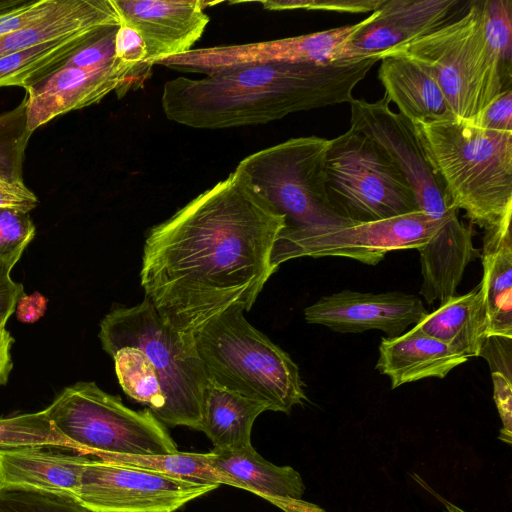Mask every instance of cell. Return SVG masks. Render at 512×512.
I'll return each mask as SVG.
<instances>
[{
    "label": "cell",
    "mask_w": 512,
    "mask_h": 512,
    "mask_svg": "<svg viewBox=\"0 0 512 512\" xmlns=\"http://www.w3.org/2000/svg\"><path fill=\"white\" fill-rule=\"evenodd\" d=\"M98 336L128 397L147 406L162 424L201 431L209 379L194 335L172 327L145 298L112 309Z\"/></svg>",
    "instance_id": "3957f363"
},
{
    "label": "cell",
    "mask_w": 512,
    "mask_h": 512,
    "mask_svg": "<svg viewBox=\"0 0 512 512\" xmlns=\"http://www.w3.org/2000/svg\"><path fill=\"white\" fill-rule=\"evenodd\" d=\"M349 104L350 128L367 135L384 150L410 184L420 211L434 219L455 211L413 124L390 109L387 96L375 102L354 98Z\"/></svg>",
    "instance_id": "7c38bea8"
},
{
    "label": "cell",
    "mask_w": 512,
    "mask_h": 512,
    "mask_svg": "<svg viewBox=\"0 0 512 512\" xmlns=\"http://www.w3.org/2000/svg\"><path fill=\"white\" fill-rule=\"evenodd\" d=\"M44 412L73 451L98 458L104 454L165 455L176 444L152 412L135 411L119 396L94 382L65 388Z\"/></svg>",
    "instance_id": "ba28073f"
},
{
    "label": "cell",
    "mask_w": 512,
    "mask_h": 512,
    "mask_svg": "<svg viewBox=\"0 0 512 512\" xmlns=\"http://www.w3.org/2000/svg\"><path fill=\"white\" fill-rule=\"evenodd\" d=\"M480 357L489 364L494 401L502 420L499 439L507 444L512 440V338L487 336Z\"/></svg>",
    "instance_id": "f1b7e54d"
},
{
    "label": "cell",
    "mask_w": 512,
    "mask_h": 512,
    "mask_svg": "<svg viewBox=\"0 0 512 512\" xmlns=\"http://www.w3.org/2000/svg\"><path fill=\"white\" fill-rule=\"evenodd\" d=\"M27 124L26 95L11 110L0 114V178L24 182L25 153L32 136Z\"/></svg>",
    "instance_id": "f546056e"
},
{
    "label": "cell",
    "mask_w": 512,
    "mask_h": 512,
    "mask_svg": "<svg viewBox=\"0 0 512 512\" xmlns=\"http://www.w3.org/2000/svg\"><path fill=\"white\" fill-rule=\"evenodd\" d=\"M209 381L289 413L306 400L299 368L290 355L252 326L244 311L231 309L195 335Z\"/></svg>",
    "instance_id": "5b68a950"
},
{
    "label": "cell",
    "mask_w": 512,
    "mask_h": 512,
    "mask_svg": "<svg viewBox=\"0 0 512 512\" xmlns=\"http://www.w3.org/2000/svg\"><path fill=\"white\" fill-rule=\"evenodd\" d=\"M213 468L225 476L230 486L250 491L285 512H326L302 499L303 479L290 466H277L259 455L253 446L209 452Z\"/></svg>",
    "instance_id": "d6986e66"
},
{
    "label": "cell",
    "mask_w": 512,
    "mask_h": 512,
    "mask_svg": "<svg viewBox=\"0 0 512 512\" xmlns=\"http://www.w3.org/2000/svg\"><path fill=\"white\" fill-rule=\"evenodd\" d=\"M483 24L488 44L497 54L506 88H511L512 1H483Z\"/></svg>",
    "instance_id": "1f68e13d"
},
{
    "label": "cell",
    "mask_w": 512,
    "mask_h": 512,
    "mask_svg": "<svg viewBox=\"0 0 512 512\" xmlns=\"http://www.w3.org/2000/svg\"><path fill=\"white\" fill-rule=\"evenodd\" d=\"M384 0H293V1H262L260 4L267 10H317L339 13H366L376 11Z\"/></svg>",
    "instance_id": "e575fe53"
},
{
    "label": "cell",
    "mask_w": 512,
    "mask_h": 512,
    "mask_svg": "<svg viewBox=\"0 0 512 512\" xmlns=\"http://www.w3.org/2000/svg\"><path fill=\"white\" fill-rule=\"evenodd\" d=\"M427 310L420 298L400 291L382 293L342 290L318 299L304 310L305 321L340 333L380 330L388 337L417 325Z\"/></svg>",
    "instance_id": "9a60e30c"
},
{
    "label": "cell",
    "mask_w": 512,
    "mask_h": 512,
    "mask_svg": "<svg viewBox=\"0 0 512 512\" xmlns=\"http://www.w3.org/2000/svg\"><path fill=\"white\" fill-rule=\"evenodd\" d=\"M422 284L420 294L427 304H440L456 295L467 265L478 257L473 244V229L458 218V211L448 214L435 235L421 248Z\"/></svg>",
    "instance_id": "ffe728a7"
},
{
    "label": "cell",
    "mask_w": 512,
    "mask_h": 512,
    "mask_svg": "<svg viewBox=\"0 0 512 512\" xmlns=\"http://www.w3.org/2000/svg\"><path fill=\"white\" fill-rule=\"evenodd\" d=\"M7 322V319L0 317V385H5L8 382L13 367L11 348L14 338L6 329Z\"/></svg>",
    "instance_id": "7bdbcfd3"
},
{
    "label": "cell",
    "mask_w": 512,
    "mask_h": 512,
    "mask_svg": "<svg viewBox=\"0 0 512 512\" xmlns=\"http://www.w3.org/2000/svg\"><path fill=\"white\" fill-rule=\"evenodd\" d=\"M488 336L512 338V235L511 217L485 230L480 254Z\"/></svg>",
    "instance_id": "cb8c5ba5"
},
{
    "label": "cell",
    "mask_w": 512,
    "mask_h": 512,
    "mask_svg": "<svg viewBox=\"0 0 512 512\" xmlns=\"http://www.w3.org/2000/svg\"><path fill=\"white\" fill-rule=\"evenodd\" d=\"M467 360L414 325L399 336L381 339L375 368L389 377L391 388L395 389L425 378H444Z\"/></svg>",
    "instance_id": "44dd1931"
},
{
    "label": "cell",
    "mask_w": 512,
    "mask_h": 512,
    "mask_svg": "<svg viewBox=\"0 0 512 512\" xmlns=\"http://www.w3.org/2000/svg\"><path fill=\"white\" fill-rule=\"evenodd\" d=\"M285 218L235 169L145 239V298L176 330L196 335L231 309L249 311L274 273L270 258Z\"/></svg>",
    "instance_id": "6da1fadb"
},
{
    "label": "cell",
    "mask_w": 512,
    "mask_h": 512,
    "mask_svg": "<svg viewBox=\"0 0 512 512\" xmlns=\"http://www.w3.org/2000/svg\"><path fill=\"white\" fill-rule=\"evenodd\" d=\"M330 140L291 138L257 151L237 165L252 186L285 218L282 230L306 231L355 223L331 204L326 191Z\"/></svg>",
    "instance_id": "52a82bcc"
},
{
    "label": "cell",
    "mask_w": 512,
    "mask_h": 512,
    "mask_svg": "<svg viewBox=\"0 0 512 512\" xmlns=\"http://www.w3.org/2000/svg\"><path fill=\"white\" fill-rule=\"evenodd\" d=\"M48 300L39 292L31 295L23 294L16 305L17 319L26 324L39 320L45 313Z\"/></svg>",
    "instance_id": "b9f144b4"
},
{
    "label": "cell",
    "mask_w": 512,
    "mask_h": 512,
    "mask_svg": "<svg viewBox=\"0 0 512 512\" xmlns=\"http://www.w3.org/2000/svg\"><path fill=\"white\" fill-rule=\"evenodd\" d=\"M33 446L0 449V490L75 498L88 455Z\"/></svg>",
    "instance_id": "ac0fdd59"
},
{
    "label": "cell",
    "mask_w": 512,
    "mask_h": 512,
    "mask_svg": "<svg viewBox=\"0 0 512 512\" xmlns=\"http://www.w3.org/2000/svg\"><path fill=\"white\" fill-rule=\"evenodd\" d=\"M39 203L37 196L24 182H12L0 178V208H14L30 212Z\"/></svg>",
    "instance_id": "ab89813d"
},
{
    "label": "cell",
    "mask_w": 512,
    "mask_h": 512,
    "mask_svg": "<svg viewBox=\"0 0 512 512\" xmlns=\"http://www.w3.org/2000/svg\"><path fill=\"white\" fill-rule=\"evenodd\" d=\"M11 270L0 261V317L7 320L15 312L17 302L24 294L23 285L11 278Z\"/></svg>",
    "instance_id": "60d3db41"
},
{
    "label": "cell",
    "mask_w": 512,
    "mask_h": 512,
    "mask_svg": "<svg viewBox=\"0 0 512 512\" xmlns=\"http://www.w3.org/2000/svg\"><path fill=\"white\" fill-rule=\"evenodd\" d=\"M413 126L456 210L484 230L512 217V132L457 118Z\"/></svg>",
    "instance_id": "277c9868"
},
{
    "label": "cell",
    "mask_w": 512,
    "mask_h": 512,
    "mask_svg": "<svg viewBox=\"0 0 512 512\" xmlns=\"http://www.w3.org/2000/svg\"><path fill=\"white\" fill-rule=\"evenodd\" d=\"M143 81L132 65L117 57L101 67L63 66L25 89L28 128L34 132L61 115L99 103L112 91L121 97Z\"/></svg>",
    "instance_id": "5bb4252c"
},
{
    "label": "cell",
    "mask_w": 512,
    "mask_h": 512,
    "mask_svg": "<svg viewBox=\"0 0 512 512\" xmlns=\"http://www.w3.org/2000/svg\"><path fill=\"white\" fill-rule=\"evenodd\" d=\"M121 23L143 38L146 64L188 52L201 38L209 22L205 9L213 2L202 0H113Z\"/></svg>",
    "instance_id": "e0dca14e"
},
{
    "label": "cell",
    "mask_w": 512,
    "mask_h": 512,
    "mask_svg": "<svg viewBox=\"0 0 512 512\" xmlns=\"http://www.w3.org/2000/svg\"><path fill=\"white\" fill-rule=\"evenodd\" d=\"M0 512H89L73 498L52 494L0 490Z\"/></svg>",
    "instance_id": "836d02e7"
},
{
    "label": "cell",
    "mask_w": 512,
    "mask_h": 512,
    "mask_svg": "<svg viewBox=\"0 0 512 512\" xmlns=\"http://www.w3.org/2000/svg\"><path fill=\"white\" fill-rule=\"evenodd\" d=\"M97 459L149 469L188 481L230 486L229 480L211 465L209 453L177 451L165 455L104 454Z\"/></svg>",
    "instance_id": "83f0119b"
},
{
    "label": "cell",
    "mask_w": 512,
    "mask_h": 512,
    "mask_svg": "<svg viewBox=\"0 0 512 512\" xmlns=\"http://www.w3.org/2000/svg\"><path fill=\"white\" fill-rule=\"evenodd\" d=\"M378 60L240 65L201 79L179 76L163 86L167 119L191 128L224 129L265 124L341 103Z\"/></svg>",
    "instance_id": "7a4b0ae2"
},
{
    "label": "cell",
    "mask_w": 512,
    "mask_h": 512,
    "mask_svg": "<svg viewBox=\"0 0 512 512\" xmlns=\"http://www.w3.org/2000/svg\"><path fill=\"white\" fill-rule=\"evenodd\" d=\"M119 27V26H118ZM118 27L109 28L83 45L67 60L64 66L94 68L107 65L116 59L115 35Z\"/></svg>",
    "instance_id": "d590c367"
},
{
    "label": "cell",
    "mask_w": 512,
    "mask_h": 512,
    "mask_svg": "<svg viewBox=\"0 0 512 512\" xmlns=\"http://www.w3.org/2000/svg\"><path fill=\"white\" fill-rule=\"evenodd\" d=\"M426 334L469 358L479 357L488 336V319L480 285L454 295L417 324Z\"/></svg>",
    "instance_id": "d4e9b609"
},
{
    "label": "cell",
    "mask_w": 512,
    "mask_h": 512,
    "mask_svg": "<svg viewBox=\"0 0 512 512\" xmlns=\"http://www.w3.org/2000/svg\"><path fill=\"white\" fill-rule=\"evenodd\" d=\"M49 446L71 449L43 411L0 417V449Z\"/></svg>",
    "instance_id": "4dcf8cb0"
},
{
    "label": "cell",
    "mask_w": 512,
    "mask_h": 512,
    "mask_svg": "<svg viewBox=\"0 0 512 512\" xmlns=\"http://www.w3.org/2000/svg\"><path fill=\"white\" fill-rule=\"evenodd\" d=\"M325 173L331 204L351 221L420 211L404 174L374 140L357 130L349 128L330 140Z\"/></svg>",
    "instance_id": "9c48e42d"
},
{
    "label": "cell",
    "mask_w": 512,
    "mask_h": 512,
    "mask_svg": "<svg viewBox=\"0 0 512 512\" xmlns=\"http://www.w3.org/2000/svg\"><path fill=\"white\" fill-rule=\"evenodd\" d=\"M446 216L434 219L423 211H415L335 228L282 230L271 252V269L275 273L288 260L324 256L347 257L376 265L389 252L424 246L438 231Z\"/></svg>",
    "instance_id": "30bf717a"
},
{
    "label": "cell",
    "mask_w": 512,
    "mask_h": 512,
    "mask_svg": "<svg viewBox=\"0 0 512 512\" xmlns=\"http://www.w3.org/2000/svg\"><path fill=\"white\" fill-rule=\"evenodd\" d=\"M445 507H446V509L444 512H466L463 509H461L460 507H458L452 503H449V502L445 503Z\"/></svg>",
    "instance_id": "ee69618b"
},
{
    "label": "cell",
    "mask_w": 512,
    "mask_h": 512,
    "mask_svg": "<svg viewBox=\"0 0 512 512\" xmlns=\"http://www.w3.org/2000/svg\"><path fill=\"white\" fill-rule=\"evenodd\" d=\"M120 24L113 0H61L41 19L0 37V57L79 31Z\"/></svg>",
    "instance_id": "603a6c76"
},
{
    "label": "cell",
    "mask_w": 512,
    "mask_h": 512,
    "mask_svg": "<svg viewBox=\"0 0 512 512\" xmlns=\"http://www.w3.org/2000/svg\"><path fill=\"white\" fill-rule=\"evenodd\" d=\"M370 20L368 16L356 24L276 40L191 49L156 64L180 72L208 75L247 64L332 63L339 49Z\"/></svg>",
    "instance_id": "4fadbf2b"
},
{
    "label": "cell",
    "mask_w": 512,
    "mask_h": 512,
    "mask_svg": "<svg viewBox=\"0 0 512 512\" xmlns=\"http://www.w3.org/2000/svg\"><path fill=\"white\" fill-rule=\"evenodd\" d=\"M467 2L384 0L369 23L335 54L333 62L376 58L420 38L455 18Z\"/></svg>",
    "instance_id": "2e32d148"
},
{
    "label": "cell",
    "mask_w": 512,
    "mask_h": 512,
    "mask_svg": "<svg viewBox=\"0 0 512 512\" xmlns=\"http://www.w3.org/2000/svg\"><path fill=\"white\" fill-rule=\"evenodd\" d=\"M265 411L263 403L209 381L204 391L201 432L215 449L245 448L252 445L253 424Z\"/></svg>",
    "instance_id": "484cf974"
},
{
    "label": "cell",
    "mask_w": 512,
    "mask_h": 512,
    "mask_svg": "<svg viewBox=\"0 0 512 512\" xmlns=\"http://www.w3.org/2000/svg\"><path fill=\"white\" fill-rule=\"evenodd\" d=\"M61 0L24 1L22 4L0 12V37L25 27L51 11Z\"/></svg>",
    "instance_id": "8d00e7d4"
},
{
    "label": "cell",
    "mask_w": 512,
    "mask_h": 512,
    "mask_svg": "<svg viewBox=\"0 0 512 512\" xmlns=\"http://www.w3.org/2000/svg\"><path fill=\"white\" fill-rule=\"evenodd\" d=\"M473 125L496 132H512V90H503L478 116Z\"/></svg>",
    "instance_id": "f35d334b"
},
{
    "label": "cell",
    "mask_w": 512,
    "mask_h": 512,
    "mask_svg": "<svg viewBox=\"0 0 512 512\" xmlns=\"http://www.w3.org/2000/svg\"><path fill=\"white\" fill-rule=\"evenodd\" d=\"M35 235L29 212L0 208V261L11 269L21 258Z\"/></svg>",
    "instance_id": "d6a6232c"
},
{
    "label": "cell",
    "mask_w": 512,
    "mask_h": 512,
    "mask_svg": "<svg viewBox=\"0 0 512 512\" xmlns=\"http://www.w3.org/2000/svg\"><path fill=\"white\" fill-rule=\"evenodd\" d=\"M378 78L385 95L413 125L456 118L432 73L400 54L380 58Z\"/></svg>",
    "instance_id": "7402d4cb"
},
{
    "label": "cell",
    "mask_w": 512,
    "mask_h": 512,
    "mask_svg": "<svg viewBox=\"0 0 512 512\" xmlns=\"http://www.w3.org/2000/svg\"><path fill=\"white\" fill-rule=\"evenodd\" d=\"M109 28L79 31L0 57V87L33 86L62 68L74 52Z\"/></svg>",
    "instance_id": "4316f807"
},
{
    "label": "cell",
    "mask_w": 512,
    "mask_h": 512,
    "mask_svg": "<svg viewBox=\"0 0 512 512\" xmlns=\"http://www.w3.org/2000/svg\"><path fill=\"white\" fill-rule=\"evenodd\" d=\"M115 56L132 65L145 80L151 68L146 64L147 51L141 35L132 27L121 23L115 35Z\"/></svg>",
    "instance_id": "74e56055"
},
{
    "label": "cell",
    "mask_w": 512,
    "mask_h": 512,
    "mask_svg": "<svg viewBox=\"0 0 512 512\" xmlns=\"http://www.w3.org/2000/svg\"><path fill=\"white\" fill-rule=\"evenodd\" d=\"M219 486L91 459L74 500L89 512H175Z\"/></svg>",
    "instance_id": "8fae6325"
},
{
    "label": "cell",
    "mask_w": 512,
    "mask_h": 512,
    "mask_svg": "<svg viewBox=\"0 0 512 512\" xmlns=\"http://www.w3.org/2000/svg\"><path fill=\"white\" fill-rule=\"evenodd\" d=\"M426 67L440 86L452 114L473 124L506 88L501 63L488 44L483 1H468L452 20L401 47L385 52Z\"/></svg>",
    "instance_id": "8992f818"
}]
</instances>
